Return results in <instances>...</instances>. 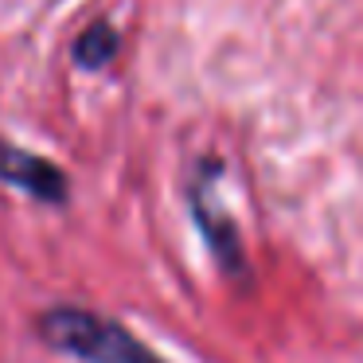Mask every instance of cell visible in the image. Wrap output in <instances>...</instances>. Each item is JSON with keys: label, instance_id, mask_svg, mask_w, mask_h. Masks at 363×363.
Segmentation results:
<instances>
[{"label": "cell", "instance_id": "obj_4", "mask_svg": "<svg viewBox=\"0 0 363 363\" xmlns=\"http://www.w3.org/2000/svg\"><path fill=\"white\" fill-rule=\"evenodd\" d=\"M121 51V35L110 24H90L86 32L74 40V63L82 71H102L106 63H113Z\"/></svg>", "mask_w": 363, "mask_h": 363}, {"label": "cell", "instance_id": "obj_3", "mask_svg": "<svg viewBox=\"0 0 363 363\" xmlns=\"http://www.w3.org/2000/svg\"><path fill=\"white\" fill-rule=\"evenodd\" d=\"M0 184H12L40 203H67V176L48 157L20 149L0 137Z\"/></svg>", "mask_w": 363, "mask_h": 363}, {"label": "cell", "instance_id": "obj_2", "mask_svg": "<svg viewBox=\"0 0 363 363\" xmlns=\"http://www.w3.org/2000/svg\"><path fill=\"white\" fill-rule=\"evenodd\" d=\"M219 172V164H199L196 180L188 184V203H191V219H196L203 242L211 246L215 262H219L227 274H246V254H242V238H238L235 223H230L227 207L215 199L211 191V176Z\"/></svg>", "mask_w": 363, "mask_h": 363}, {"label": "cell", "instance_id": "obj_1", "mask_svg": "<svg viewBox=\"0 0 363 363\" xmlns=\"http://www.w3.org/2000/svg\"><path fill=\"white\" fill-rule=\"evenodd\" d=\"M35 332L55 352L74 355L82 363H164L145 340H137L125 324L79 305H55L40 313Z\"/></svg>", "mask_w": 363, "mask_h": 363}]
</instances>
